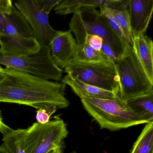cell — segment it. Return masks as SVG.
Listing matches in <instances>:
<instances>
[{"instance_id":"30bf717a","label":"cell","mask_w":153,"mask_h":153,"mask_svg":"<svg viewBox=\"0 0 153 153\" xmlns=\"http://www.w3.org/2000/svg\"><path fill=\"white\" fill-rule=\"evenodd\" d=\"M128 12L133 38L144 35L152 18L153 0H128Z\"/></svg>"},{"instance_id":"603a6c76","label":"cell","mask_w":153,"mask_h":153,"mask_svg":"<svg viewBox=\"0 0 153 153\" xmlns=\"http://www.w3.org/2000/svg\"><path fill=\"white\" fill-rule=\"evenodd\" d=\"M13 6L10 0H0V35L5 25L6 15L10 12Z\"/></svg>"},{"instance_id":"8fae6325","label":"cell","mask_w":153,"mask_h":153,"mask_svg":"<svg viewBox=\"0 0 153 153\" xmlns=\"http://www.w3.org/2000/svg\"><path fill=\"white\" fill-rule=\"evenodd\" d=\"M0 52L9 57H27L38 53L41 45L35 37L0 35Z\"/></svg>"},{"instance_id":"d6986e66","label":"cell","mask_w":153,"mask_h":153,"mask_svg":"<svg viewBox=\"0 0 153 153\" xmlns=\"http://www.w3.org/2000/svg\"><path fill=\"white\" fill-rule=\"evenodd\" d=\"M73 62L90 63L110 61L106 60L100 52L94 50L84 42L82 44L77 45L76 58Z\"/></svg>"},{"instance_id":"4316f807","label":"cell","mask_w":153,"mask_h":153,"mask_svg":"<svg viewBox=\"0 0 153 153\" xmlns=\"http://www.w3.org/2000/svg\"><path fill=\"white\" fill-rule=\"evenodd\" d=\"M11 128L3 122L1 117V111H0V132L4 135Z\"/></svg>"},{"instance_id":"f1b7e54d","label":"cell","mask_w":153,"mask_h":153,"mask_svg":"<svg viewBox=\"0 0 153 153\" xmlns=\"http://www.w3.org/2000/svg\"><path fill=\"white\" fill-rule=\"evenodd\" d=\"M0 153H8L6 150L3 145H1L0 146Z\"/></svg>"},{"instance_id":"e0dca14e","label":"cell","mask_w":153,"mask_h":153,"mask_svg":"<svg viewBox=\"0 0 153 153\" xmlns=\"http://www.w3.org/2000/svg\"><path fill=\"white\" fill-rule=\"evenodd\" d=\"M25 129H11L3 135V146L8 153H27L24 144Z\"/></svg>"},{"instance_id":"d4e9b609","label":"cell","mask_w":153,"mask_h":153,"mask_svg":"<svg viewBox=\"0 0 153 153\" xmlns=\"http://www.w3.org/2000/svg\"><path fill=\"white\" fill-rule=\"evenodd\" d=\"M100 52L106 60L111 62L114 64L117 62L120 55L116 53L109 45L104 41Z\"/></svg>"},{"instance_id":"484cf974","label":"cell","mask_w":153,"mask_h":153,"mask_svg":"<svg viewBox=\"0 0 153 153\" xmlns=\"http://www.w3.org/2000/svg\"><path fill=\"white\" fill-rule=\"evenodd\" d=\"M85 42L94 50L100 52L103 40L102 38L97 36L87 34L85 37Z\"/></svg>"},{"instance_id":"5bb4252c","label":"cell","mask_w":153,"mask_h":153,"mask_svg":"<svg viewBox=\"0 0 153 153\" xmlns=\"http://www.w3.org/2000/svg\"><path fill=\"white\" fill-rule=\"evenodd\" d=\"M132 48L151 82H153V42L146 36L134 37Z\"/></svg>"},{"instance_id":"cb8c5ba5","label":"cell","mask_w":153,"mask_h":153,"mask_svg":"<svg viewBox=\"0 0 153 153\" xmlns=\"http://www.w3.org/2000/svg\"><path fill=\"white\" fill-rule=\"evenodd\" d=\"M57 110V108L54 107L38 109L36 111V116L37 123L43 124L48 123L50 121L51 116Z\"/></svg>"},{"instance_id":"7c38bea8","label":"cell","mask_w":153,"mask_h":153,"mask_svg":"<svg viewBox=\"0 0 153 153\" xmlns=\"http://www.w3.org/2000/svg\"><path fill=\"white\" fill-rule=\"evenodd\" d=\"M62 83L71 88L72 91L80 99L85 97L106 99L118 97L114 92L102 89L82 82L69 73H68L62 79Z\"/></svg>"},{"instance_id":"2e32d148","label":"cell","mask_w":153,"mask_h":153,"mask_svg":"<svg viewBox=\"0 0 153 153\" xmlns=\"http://www.w3.org/2000/svg\"><path fill=\"white\" fill-rule=\"evenodd\" d=\"M134 113L148 123L153 122V92L126 102Z\"/></svg>"},{"instance_id":"9c48e42d","label":"cell","mask_w":153,"mask_h":153,"mask_svg":"<svg viewBox=\"0 0 153 153\" xmlns=\"http://www.w3.org/2000/svg\"><path fill=\"white\" fill-rule=\"evenodd\" d=\"M50 46L53 60L60 68L65 69L75 60L77 44L70 30L59 31Z\"/></svg>"},{"instance_id":"7402d4cb","label":"cell","mask_w":153,"mask_h":153,"mask_svg":"<svg viewBox=\"0 0 153 153\" xmlns=\"http://www.w3.org/2000/svg\"><path fill=\"white\" fill-rule=\"evenodd\" d=\"M62 0H34L35 4L42 12L49 15L53 8L59 4Z\"/></svg>"},{"instance_id":"ba28073f","label":"cell","mask_w":153,"mask_h":153,"mask_svg":"<svg viewBox=\"0 0 153 153\" xmlns=\"http://www.w3.org/2000/svg\"><path fill=\"white\" fill-rule=\"evenodd\" d=\"M16 8L22 13L30 25L34 36L40 44L50 45L59 31L50 25L49 15L40 10L34 0H20L15 3Z\"/></svg>"},{"instance_id":"ffe728a7","label":"cell","mask_w":153,"mask_h":153,"mask_svg":"<svg viewBox=\"0 0 153 153\" xmlns=\"http://www.w3.org/2000/svg\"><path fill=\"white\" fill-rule=\"evenodd\" d=\"M110 10L117 19L127 42L132 46L133 38L131 28L128 9L125 10H114L111 9Z\"/></svg>"},{"instance_id":"44dd1931","label":"cell","mask_w":153,"mask_h":153,"mask_svg":"<svg viewBox=\"0 0 153 153\" xmlns=\"http://www.w3.org/2000/svg\"><path fill=\"white\" fill-rule=\"evenodd\" d=\"M100 9L99 11L104 17L106 23L111 30L120 38L122 42L125 44L128 43L117 19L111 11L110 9L105 6L100 7Z\"/></svg>"},{"instance_id":"277c9868","label":"cell","mask_w":153,"mask_h":153,"mask_svg":"<svg viewBox=\"0 0 153 153\" xmlns=\"http://www.w3.org/2000/svg\"><path fill=\"white\" fill-rule=\"evenodd\" d=\"M69 27L76 36L78 45L84 42L87 34L100 36L119 55L123 53L127 44L122 42L111 30L104 17L95 8L87 9L73 14Z\"/></svg>"},{"instance_id":"8992f818","label":"cell","mask_w":153,"mask_h":153,"mask_svg":"<svg viewBox=\"0 0 153 153\" xmlns=\"http://www.w3.org/2000/svg\"><path fill=\"white\" fill-rule=\"evenodd\" d=\"M41 45L37 53L27 57H9L0 52V65L56 81L62 79L63 70L55 64L50 45Z\"/></svg>"},{"instance_id":"52a82bcc","label":"cell","mask_w":153,"mask_h":153,"mask_svg":"<svg viewBox=\"0 0 153 153\" xmlns=\"http://www.w3.org/2000/svg\"><path fill=\"white\" fill-rule=\"evenodd\" d=\"M65 71L82 82L114 92L118 96L119 77L115 65L111 62H73L65 69Z\"/></svg>"},{"instance_id":"3957f363","label":"cell","mask_w":153,"mask_h":153,"mask_svg":"<svg viewBox=\"0 0 153 153\" xmlns=\"http://www.w3.org/2000/svg\"><path fill=\"white\" fill-rule=\"evenodd\" d=\"M114 65L119 77L118 97L121 100L126 102L153 92V82L149 78L130 45H126Z\"/></svg>"},{"instance_id":"f546056e","label":"cell","mask_w":153,"mask_h":153,"mask_svg":"<svg viewBox=\"0 0 153 153\" xmlns=\"http://www.w3.org/2000/svg\"><path fill=\"white\" fill-rule=\"evenodd\" d=\"M77 153L76 152V151H72V152H70V153Z\"/></svg>"},{"instance_id":"5b68a950","label":"cell","mask_w":153,"mask_h":153,"mask_svg":"<svg viewBox=\"0 0 153 153\" xmlns=\"http://www.w3.org/2000/svg\"><path fill=\"white\" fill-rule=\"evenodd\" d=\"M68 134L66 123L58 117L45 124L35 123L25 129V149L27 153H62Z\"/></svg>"},{"instance_id":"7a4b0ae2","label":"cell","mask_w":153,"mask_h":153,"mask_svg":"<svg viewBox=\"0 0 153 153\" xmlns=\"http://www.w3.org/2000/svg\"><path fill=\"white\" fill-rule=\"evenodd\" d=\"M85 110L97 122L101 128L117 131L149 123L134 113L127 103L119 97L111 99L81 98Z\"/></svg>"},{"instance_id":"ac0fdd59","label":"cell","mask_w":153,"mask_h":153,"mask_svg":"<svg viewBox=\"0 0 153 153\" xmlns=\"http://www.w3.org/2000/svg\"><path fill=\"white\" fill-rule=\"evenodd\" d=\"M131 153H153V122L146 123Z\"/></svg>"},{"instance_id":"83f0119b","label":"cell","mask_w":153,"mask_h":153,"mask_svg":"<svg viewBox=\"0 0 153 153\" xmlns=\"http://www.w3.org/2000/svg\"><path fill=\"white\" fill-rule=\"evenodd\" d=\"M5 68L0 65V82L2 81L5 76Z\"/></svg>"},{"instance_id":"6da1fadb","label":"cell","mask_w":153,"mask_h":153,"mask_svg":"<svg viewBox=\"0 0 153 153\" xmlns=\"http://www.w3.org/2000/svg\"><path fill=\"white\" fill-rule=\"evenodd\" d=\"M0 82V102L24 105L40 109H63L69 105L66 85L11 68H5Z\"/></svg>"},{"instance_id":"4fadbf2b","label":"cell","mask_w":153,"mask_h":153,"mask_svg":"<svg viewBox=\"0 0 153 153\" xmlns=\"http://www.w3.org/2000/svg\"><path fill=\"white\" fill-rule=\"evenodd\" d=\"M1 34L27 38L34 37L28 22L22 13L14 6L10 12L6 15Z\"/></svg>"},{"instance_id":"9a60e30c","label":"cell","mask_w":153,"mask_h":153,"mask_svg":"<svg viewBox=\"0 0 153 153\" xmlns=\"http://www.w3.org/2000/svg\"><path fill=\"white\" fill-rule=\"evenodd\" d=\"M106 2V0H62L54 10L59 15L75 14L87 9L100 7L105 5Z\"/></svg>"}]
</instances>
